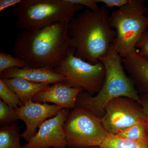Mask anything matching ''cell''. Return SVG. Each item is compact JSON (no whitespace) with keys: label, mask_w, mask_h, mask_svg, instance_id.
I'll list each match as a JSON object with an SVG mask.
<instances>
[{"label":"cell","mask_w":148,"mask_h":148,"mask_svg":"<svg viewBox=\"0 0 148 148\" xmlns=\"http://www.w3.org/2000/svg\"><path fill=\"white\" fill-rule=\"evenodd\" d=\"M120 138L133 140H148V120L143 121L125 130L116 135Z\"/></svg>","instance_id":"17"},{"label":"cell","mask_w":148,"mask_h":148,"mask_svg":"<svg viewBox=\"0 0 148 148\" xmlns=\"http://www.w3.org/2000/svg\"><path fill=\"white\" fill-rule=\"evenodd\" d=\"M100 148H148V140L133 141L108 133Z\"/></svg>","instance_id":"15"},{"label":"cell","mask_w":148,"mask_h":148,"mask_svg":"<svg viewBox=\"0 0 148 148\" xmlns=\"http://www.w3.org/2000/svg\"><path fill=\"white\" fill-rule=\"evenodd\" d=\"M22 0H1L0 1V11L15 5H17L22 2Z\"/></svg>","instance_id":"24"},{"label":"cell","mask_w":148,"mask_h":148,"mask_svg":"<svg viewBox=\"0 0 148 148\" xmlns=\"http://www.w3.org/2000/svg\"><path fill=\"white\" fill-rule=\"evenodd\" d=\"M66 2L82 5L92 11L97 10L100 8L98 5V0H65Z\"/></svg>","instance_id":"22"},{"label":"cell","mask_w":148,"mask_h":148,"mask_svg":"<svg viewBox=\"0 0 148 148\" xmlns=\"http://www.w3.org/2000/svg\"><path fill=\"white\" fill-rule=\"evenodd\" d=\"M98 3H103L107 8L117 7L120 8L127 3L130 0H98Z\"/></svg>","instance_id":"23"},{"label":"cell","mask_w":148,"mask_h":148,"mask_svg":"<svg viewBox=\"0 0 148 148\" xmlns=\"http://www.w3.org/2000/svg\"><path fill=\"white\" fill-rule=\"evenodd\" d=\"M123 62L136 90L148 96V57L140 55L136 49L123 58Z\"/></svg>","instance_id":"13"},{"label":"cell","mask_w":148,"mask_h":148,"mask_svg":"<svg viewBox=\"0 0 148 148\" xmlns=\"http://www.w3.org/2000/svg\"><path fill=\"white\" fill-rule=\"evenodd\" d=\"M19 127L12 123L1 127L0 148H23L20 145Z\"/></svg>","instance_id":"16"},{"label":"cell","mask_w":148,"mask_h":148,"mask_svg":"<svg viewBox=\"0 0 148 148\" xmlns=\"http://www.w3.org/2000/svg\"></svg>","instance_id":"28"},{"label":"cell","mask_w":148,"mask_h":148,"mask_svg":"<svg viewBox=\"0 0 148 148\" xmlns=\"http://www.w3.org/2000/svg\"><path fill=\"white\" fill-rule=\"evenodd\" d=\"M101 119L107 132L116 135L147 118L142 106L137 101L132 98L121 97L107 104Z\"/></svg>","instance_id":"8"},{"label":"cell","mask_w":148,"mask_h":148,"mask_svg":"<svg viewBox=\"0 0 148 148\" xmlns=\"http://www.w3.org/2000/svg\"><path fill=\"white\" fill-rule=\"evenodd\" d=\"M148 11L145 1L130 0L110 14V25L116 32L111 47L123 58L136 49V45L148 30Z\"/></svg>","instance_id":"4"},{"label":"cell","mask_w":148,"mask_h":148,"mask_svg":"<svg viewBox=\"0 0 148 148\" xmlns=\"http://www.w3.org/2000/svg\"><path fill=\"white\" fill-rule=\"evenodd\" d=\"M147 16H148V12H147Z\"/></svg>","instance_id":"27"},{"label":"cell","mask_w":148,"mask_h":148,"mask_svg":"<svg viewBox=\"0 0 148 148\" xmlns=\"http://www.w3.org/2000/svg\"><path fill=\"white\" fill-rule=\"evenodd\" d=\"M56 105L30 101L16 109L18 119L25 123L26 129L21 137L29 142L36 134L37 127L49 117L53 116L61 110Z\"/></svg>","instance_id":"10"},{"label":"cell","mask_w":148,"mask_h":148,"mask_svg":"<svg viewBox=\"0 0 148 148\" xmlns=\"http://www.w3.org/2000/svg\"><path fill=\"white\" fill-rule=\"evenodd\" d=\"M1 79L17 95L23 106L32 101L37 93L49 86L48 84L36 83L21 78Z\"/></svg>","instance_id":"14"},{"label":"cell","mask_w":148,"mask_h":148,"mask_svg":"<svg viewBox=\"0 0 148 148\" xmlns=\"http://www.w3.org/2000/svg\"><path fill=\"white\" fill-rule=\"evenodd\" d=\"M104 65L106 76L103 86L92 96L83 90L77 99L76 106L87 109L100 118L103 116L107 104L121 97L132 98L141 104V98L132 80L125 71L123 58L111 47L108 54L99 59Z\"/></svg>","instance_id":"3"},{"label":"cell","mask_w":148,"mask_h":148,"mask_svg":"<svg viewBox=\"0 0 148 148\" xmlns=\"http://www.w3.org/2000/svg\"><path fill=\"white\" fill-rule=\"evenodd\" d=\"M0 98L1 100L10 107L14 109L23 106L18 96L0 79Z\"/></svg>","instance_id":"18"},{"label":"cell","mask_w":148,"mask_h":148,"mask_svg":"<svg viewBox=\"0 0 148 148\" xmlns=\"http://www.w3.org/2000/svg\"><path fill=\"white\" fill-rule=\"evenodd\" d=\"M135 48L140 55L148 57V29L143 34Z\"/></svg>","instance_id":"21"},{"label":"cell","mask_w":148,"mask_h":148,"mask_svg":"<svg viewBox=\"0 0 148 148\" xmlns=\"http://www.w3.org/2000/svg\"><path fill=\"white\" fill-rule=\"evenodd\" d=\"M84 9L82 5L65 0H22L10 11L16 16L18 29L34 30L59 21H70Z\"/></svg>","instance_id":"5"},{"label":"cell","mask_w":148,"mask_h":148,"mask_svg":"<svg viewBox=\"0 0 148 148\" xmlns=\"http://www.w3.org/2000/svg\"><path fill=\"white\" fill-rule=\"evenodd\" d=\"M83 90L82 88L70 87L64 83H57L37 93L32 101L50 103L62 109L73 110L76 107L77 99Z\"/></svg>","instance_id":"11"},{"label":"cell","mask_w":148,"mask_h":148,"mask_svg":"<svg viewBox=\"0 0 148 148\" xmlns=\"http://www.w3.org/2000/svg\"><path fill=\"white\" fill-rule=\"evenodd\" d=\"M69 114L68 109H62L53 117L44 121L36 134L23 148H66L64 126Z\"/></svg>","instance_id":"9"},{"label":"cell","mask_w":148,"mask_h":148,"mask_svg":"<svg viewBox=\"0 0 148 148\" xmlns=\"http://www.w3.org/2000/svg\"><path fill=\"white\" fill-rule=\"evenodd\" d=\"M110 16L103 5L95 11L85 8L72 18L68 29L74 55L94 64L108 54L116 37L110 25Z\"/></svg>","instance_id":"2"},{"label":"cell","mask_w":148,"mask_h":148,"mask_svg":"<svg viewBox=\"0 0 148 148\" xmlns=\"http://www.w3.org/2000/svg\"><path fill=\"white\" fill-rule=\"evenodd\" d=\"M89 148H100L98 147H91Z\"/></svg>","instance_id":"26"},{"label":"cell","mask_w":148,"mask_h":148,"mask_svg":"<svg viewBox=\"0 0 148 148\" xmlns=\"http://www.w3.org/2000/svg\"><path fill=\"white\" fill-rule=\"evenodd\" d=\"M26 67L27 64L23 60L5 52H0V73L8 69Z\"/></svg>","instance_id":"19"},{"label":"cell","mask_w":148,"mask_h":148,"mask_svg":"<svg viewBox=\"0 0 148 148\" xmlns=\"http://www.w3.org/2000/svg\"><path fill=\"white\" fill-rule=\"evenodd\" d=\"M54 70L65 78V84L82 88L91 95L101 90L106 76L105 67L101 61L90 64L74 55L71 47L66 58Z\"/></svg>","instance_id":"7"},{"label":"cell","mask_w":148,"mask_h":148,"mask_svg":"<svg viewBox=\"0 0 148 148\" xmlns=\"http://www.w3.org/2000/svg\"><path fill=\"white\" fill-rule=\"evenodd\" d=\"M141 98V104L142 108L145 111L146 116L148 119V96L144 94H140Z\"/></svg>","instance_id":"25"},{"label":"cell","mask_w":148,"mask_h":148,"mask_svg":"<svg viewBox=\"0 0 148 148\" xmlns=\"http://www.w3.org/2000/svg\"><path fill=\"white\" fill-rule=\"evenodd\" d=\"M0 77L1 78H21L34 83L49 84L64 83L66 80L62 75L50 67L12 68L0 73Z\"/></svg>","instance_id":"12"},{"label":"cell","mask_w":148,"mask_h":148,"mask_svg":"<svg viewBox=\"0 0 148 148\" xmlns=\"http://www.w3.org/2000/svg\"><path fill=\"white\" fill-rule=\"evenodd\" d=\"M64 130L67 147L72 148L99 147L108 133L101 118L79 106L69 113Z\"/></svg>","instance_id":"6"},{"label":"cell","mask_w":148,"mask_h":148,"mask_svg":"<svg viewBox=\"0 0 148 148\" xmlns=\"http://www.w3.org/2000/svg\"><path fill=\"white\" fill-rule=\"evenodd\" d=\"M69 22L59 21L41 29L23 30L15 38L14 56L25 61L27 67L55 69L71 48Z\"/></svg>","instance_id":"1"},{"label":"cell","mask_w":148,"mask_h":148,"mask_svg":"<svg viewBox=\"0 0 148 148\" xmlns=\"http://www.w3.org/2000/svg\"><path fill=\"white\" fill-rule=\"evenodd\" d=\"M18 119L16 109L10 107L0 100V124L5 126L14 123Z\"/></svg>","instance_id":"20"}]
</instances>
